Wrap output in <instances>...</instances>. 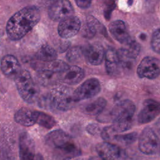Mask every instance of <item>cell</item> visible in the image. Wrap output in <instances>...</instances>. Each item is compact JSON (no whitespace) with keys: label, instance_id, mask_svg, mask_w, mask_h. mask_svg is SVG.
<instances>
[{"label":"cell","instance_id":"cell-1","mask_svg":"<svg viewBox=\"0 0 160 160\" xmlns=\"http://www.w3.org/2000/svg\"><path fill=\"white\" fill-rule=\"evenodd\" d=\"M40 19V10L35 6L20 9L7 22L6 30L8 38L12 41L21 39L38 23Z\"/></svg>","mask_w":160,"mask_h":160},{"label":"cell","instance_id":"cell-2","mask_svg":"<svg viewBox=\"0 0 160 160\" xmlns=\"http://www.w3.org/2000/svg\"><path fill=\"white\" fill-rule=\"evenodd\" d=\"M45 144L57 160H70L81 154L80 149L73 139L60 129L47 134L45 136Z\"/></svg>","mask_w":160,"mask_h":160},{"label":"cell","instance_id":"cell-3","mask_svg":"<svg viewBox=\"0 0 160 160\" xmlns=\"http://www.w3.org/2000/svg\"><path fill=\"white\" fill-rule=\"evenodd\" d=\"M135 111V105L129 100H124L118 104L108 114L101 112L97 119L101 122L112 121L111 126L116 133L129 129L132 126V119Z\"/></svg>","mask_w":160,"mask_h":160},{"label":"cell","instance_id":"cell-4","mask_svg":"<svg viewBox=\"0 0 160 160\" xmlns=\"http://www.w3.org/2000/svg\"><path fill=\"white\" fill-rule=\"evenodd\" d=\"M72 90L66 86L56 87L44 98H39V104L42 108L45 106L62 111L71 109L78 102Z\"/></svg>","mask_w":160,"mask_h":160},{"label":"cell","instance_id":"cell-5","mask_svg":"<svg viewBox=\"0 0 160 160\" xmlns=\"http://www.w3.org/2000/svg\"><path fill=\"white\" fill-rule=\"evenodd\" d=\"M19 94L27 103L38 102L39 100V90L34 84L29 71L22 69L14 79Z\"/></svg>","mask_w":160,"mask_h":160},{"label":"cell","instance_id":"cell-6","mask_svg":"<svg viewBox=\"0 0 160 160\" xmlns=\"http://www.w3.org/2000/svg\"><path fill=\"white\" fill-rule=\"evenodd\" d=\"M139 149L146 155H153L160 151V139L149 127L144 128L139 136Z\"/></svg>","mask_w":160,"mask_h":160},{"label":"cell","instance_id":"cell-7","mask_svg":"<svg viewBox=\"0 0 160 160\" xmlns=\"http://www.w3.org/2000/svg\"><path fill=\"white\" fill-rule=\"evenodd\" d=\"M96 150L102 160H125L127 158L124 149L108 142L98 144Z\"/></svg>","mask_w":160,"mask_h":160},{"label":"cell","instance_id":"cell-8","mask_svg":"<svg viewBox=\"0 0 160 160\" xmlns=\"http://www.w3.org/2000/svg\"><path fill=\"white\" fill-rule=\"evenodd\" d=\"M74 8L67 0H59L52 2L48 9V15L54 21H61L64 19L72 16Z\"/></svg>","mask_w":160,"mask_h":160},{"label":"cell","instance_id":"cell-9","mask_svg":"<svg viewBox=\"0 0 160 160\" xmlns=\"http://www.w3.org/2000/svg\"><path fill=\"white\" fill-rule=\"evenodd\" d=\"M137 73L141 78L152 79L157 78L160 74V60L151 56L143 58L138 67Z\"/></svg>","mask_w":160,"mask_h":160},{"label":"cell","instance_id":"cell-10","mask_svg":"<svg viewBox=\"0 0 160 160\" xmlns=\"http://www.w3.org/2000/svg\"><path fill=\"white\" fill-rule=\"evenodd\" d=\"M100 91L101 85L98 79L90 78L85 81L74 91V95L76 100L79 102L94 97Z\"/></svg>","mask_w":160,"mask_h":160},{"label":"cell","instance_id":"cell-11","mask_svg":"<svg viewBox=\"0 0 160 160\" xmlns=\"http://www.w3.org/2000/svg\"><path fill=\"white\" fill-rule=\"evenodd\" d=\"M81 28V21L75 16L68 17L61 21L58 27L59 35L64 38L68 39L76 35Z\"/></svg>","mask_w":160,"mask_h":160},{"label":"cell","instance_id":"cell-12","mask_svg":"<svg viewBox=\"0 0 160 160\" xmlns=\"http://www.w3.org/2000/svg\"><path fill=\"white\" fill-rule=\"evenodd\" d=\"M19 155L21 160H34L36 156L35 143L26 132L20 134L19 137Z\"/></svg>","mask_w":160,"mask_h":160},{"label":"cell","instance_id":"cell-13","mask_svg":"<svg viewBox=\"0 0 160 160\" xmlns=\"http://www.w3.org/2000/svg\"><path fill=\"white\" fill-rule=\"evenodd\" d=\"M160 114V103L152 99L144 101L142 108L138 117V122L141 124L149 122Z\"/></svg>","mask_w":160,"mask_h":160},{"label":"cell","instance_id":"cell-14","mask_svg":"<svg viewBox=\"0 0 160 160\" xmlns=\"http://www.w3.org/2000/svg\"><path fill=\"white\" fill-rule=\"evenodd\" d=\"M1 69L6 77L13 79H15L22 70L17 58L11 54L2 57L1 61Z\"/></svg>","mask_w":160,"mask_h":160},{"label":"cell","instance_id":"cell-15","mask_svg":"<svg viewBox=\"0 0 160 160\" xmlns=\"http://www.w3.org/2000/svg\"><path fill=\"white\" fill-rule=\"evenodd\" d=\"M83 54L89 64L98 66L102 63L105 52L103 47L100 44L93 43L83 49Z\"/></svg>","mask_w":160,"mask_h":160},{"label":"cell","instance_id":"cell-16","mask_svg":"<svg viewBox=\"0 0 160 160\" xmlns=\"http://www.w3.org/2000/svg\"><path fill=\"white\" fill-rule=\"evenodd\" d=\"M105 66L107 72L111 76H116L122 68L118 51L112 48H109L105 51Z\"/></svg>","mask_w":160,"mask_h":160},{"label":"cell","instance_id":"cell-17","mask_svg":"<svg viewBox=\"0 0 160 160\" xmlns=\"http://www.w3.org/2000/svg\"><path fill=\"white\" fill-rule=\"evenodd\" d=\"M84 77V70L77 66L69 68L59 75L60 81L68 85H74L81 81Z\"/></svg>","mask_w":160,"mask_h":160},{"label":"cell","instance_id":"cell-18","mask_svg":"<svg viewBox=\"0 0 160 160\" xmlns=\"http://www.w3.org/2000/svg\"><path fill=\"white\" fill-rule=\"evenodd\" d=\"M109 29L112 36L122 44L129 38L125 23L121 20L112 22L109 26Z\"/></svg>","mask_w":160,"mask_h":160},{"label":"cell","instance_id":"cell-19","mask_svg":"<svg viewBox=\"0 0 160 160\" xmlns=\"http://www.w3.org/2000/svg\"><path fill=\"white\" fill-rule=\"evenodd\" d=\"M15 121L23 126H31L36 124L34 111L27 108H21L14 114Z\"/></svg>","mask_w":160,"mask_h":160},{"label":"cell","instance_id":"cell-20","mask_svg":"<svg viewBox=\"0 0 160 160\" xmlns=\"http://www.w3.org/2000/svg\"><path fill=\"white\" fill-rule=\"evenodd\" d=\"M60 74L55 73L48 69L38 70L36 79L39 84L44 86H48L56 84L60 81Z\"/></svg>","mask_w":160,"mask_h":160},{"label":"cell","instance_id":"cell-21","mask_svg":"<svg viewBox=\"0 0 160 160\" xmlns=\"http://www.w3.org/2000/svg\"><path fill=\"white\" fill-rule=\"evenodd\" d=\"M57 56L58 54L56 50L49 45L42 46L35 55L36 59L42 62H49L56 61Z\"/></svg>","mask_w":160,"mask_h":160},{"label":"cell","instance_id":"cell-22","mask_svg":"<svg viewBox=\"0 0 160 160\" xmlns=\"http://www.w3.org/2000/svg\"><path fill=\"white\" fill-rule=\"evenodd\" d=\"M36 66L37 67V71L41 69H48L58 74H61L64 72L69 68V65L66 62L61 60H56L49 62L38 63Z\"/></svg>","mask_w":160,"mask_h":160},{"label":"cell","instance_id":"cell-23","mask_svg":"<svg viewBox=\"0 0 160 160\" xmlns=\"http://www.w3.org/2000/svg\"><path fill=\"white\" fill-rule=\"evenodd\" d=\"M106 105V101L102 98H99L95 101L86 104L82 109L84 113L94 116L100 114Z\"/></svg>","mask_w":160,"mask_h":160},{"label":"cell","instance_id":"cell-24","mask_svg":"<svg viewBox=\"0 0 160 160\" xmlns=\"http://www.w3.org/2000/svg\"><path fill=\"white\" fill-rule=\"evenodd\" d=\"M99 27L100 23L97 19L92 16H88L87 22L81 30V34L86 38H92L95 36Z\"/></svg>","mask_w":160,"mask_h":160},{"label":"cell","instance_id":"cell-25","mask_svg":"<svg viewBox=\"0 0 160 160\" xmlns=\"http://www.w3.org/2000/svg\"><path fill=\"white\" fill-rule=\"evenodd\" d=\"M128 57L134 59L139 53L140 46L134 40L130 38L123 43V46L119 49Z\"/></svg>","mask_w":160,"mask_h":160},{"label":"cell","instance_id":"cell-26","mask_svg":"<svg viewBox=\"0 0 160 160\" xmlns=\"http://www.w3.org/2000/svg\"><path fill=\"white\" fill-rule=\"evenodd\" d=\"M34 113L36 122L39 126L46 129H51L56 124V121L52 116L41 111H34Z\"/></svg>","mask_w":160,"mask_h":160},{"label":"cell","instance_id":"cell-27","mask_svg":"<svg viewBox=\"0 0 160 160\" xmlns=\"http://www.w3.org/2000/svg\"><path fill=\"white\" fill-rule=\"evenodd\" d=\"M83 54V49L80 46H74L70 48L67 54L66 58L70 62L76 63L80 61Z\"/></svg>","mask_w":160,"mask_h":160},{"label":"cell","instance_id":"cell-28","mask_svg":"<svg viewBox=\"0 0 160 160\" xmlns=\"http://www.w3.org/2000/svg\"><path fill=\"white\" fill-rule=\"evenodd\" d=\"M137 139V133L132 132L122 135H115L113 140L124 145H129L133 143Z\"/></svg>","mask_w":160,"mask_h":160},{"label":"cell","instance_id":"cell-29","mask_svg":"<svg viewBox=\"0 0 160 160\" xmlns=\"http://www.w3.org/2000/svg\"><path fill=\"white\" fill-rule=\"evenodd\" d=\"M151 44L152 49L157 53L160 54V29L153 33Z\"/></svg>","mask_w":160,"mask_h":160},{"label":"cell","instance_id":"cell-30","mask_svg":"<svg viewBox=\"0 0 160 160\" xmlns=\"http://www.w3.org/2000/svg\"><path fill=\"white\" fill-rule=\"evenodd\" d=\"M86 130L89 134L94 135L97 134V132L99 131V128L96 124H89L87 126Z\"/></svg>","mask_w":160,"mask_h":160},{"label":"cell","instance_id":"cell-31","mask_svg":"<svg viewBox=\"0 0 160 160\" xmlns=\"http://www.w3.org/2000/svg\"><path fill=\"white\" fill-rule=\"evenodd\" d=\"M76 4L82 9H86L91 5V1H76Z\"/></svg>","mask_w":160,"mask_h":160},{"label":"cell","instance_id":"cell-32","mask_svg":"<svg viewBox=\"0 0 160 160\" xmlns=\"http://www.w3.org/2000/svg\"><path fill=\"white\" fill-rule=\"evenodd\" d=\"M155 129L159 135H160V118L156 121L155 124Z\"/></svg>","mask_w":160,"mask_h":160},{"label":"cell","instance_id":"cell-33","mask_svg":"<svg viewBox=\"0 0 160 160\" xmlns=\"http://www.w3.org/2000/svg\"><path fill=\"white\" fill-rule=\"evenodd\" d=\"M34 160H44V158H43V156H42L41 154L37 153L36 154V156H35Z\"/></svg>","mask_w":160,"mask_h":160},{"label":"cell","instance_id":"cell-34","mask_svg":"<svg viewBox=\"0 0 160 160\" xmlns=\"http://www.w3.org/2000/svg\"><path fill=\"white\" fill-rule=\"evenodd\" d=\"M89 160H102L99 157H96V156H92V157H90Z\"/></svg>","mask_w":160,"mask_h":160},{"label":"cell","instance_id":"cell-35","mask_svg":"<svg viewBox=\"0 0 160 160\" xmlns=\"http://www.w3.org/2000/svg\"><path fill=\"white\" fill-rule=\"evenodd\" d=\"M76 160H82V159H76Z\"/></svg>","mask_w":160,"mask_h":160}]
</instances>
